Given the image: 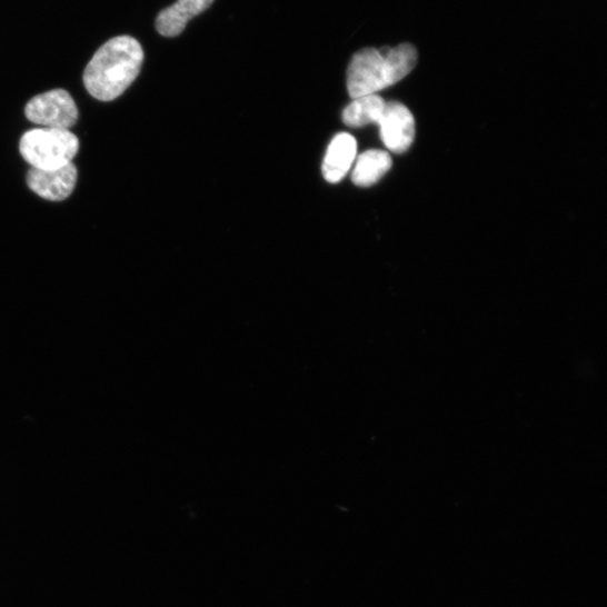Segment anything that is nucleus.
I'll use <instances>...</instances> for the list:
<instances>
[{"label": "nucleus", "instance_id": "1", "mask_svg": "<svg viewBox=\"0 0 607 607\" xmlns=\"http://www.w3.org/2000/svg\"><path fill=\"white\" fill-rule=\"evenodd\" d=\"M143 59L142 47L135 38L123 36L108 41L86 67V89L100 101L117 99L135 82Z\"/></svg>", "mask_w": 607, "mask_h": 607}, {"label": "nucleus", "instance_id": "2", "mask_svg": "<svg viewBox=\"0 0 607 607\" xmlns=\"http://www.w3.org/2000/svg\"><path fill=\"white\" fill-rule=\"evenodd\" d=\"M418 63L417 49L408 43L382 50L357 52L348 68L351 98L376 94L407 77Z\"/></svg>", "mask_w": 607, "mask_h": 607}, {"label": "nucleus", "instance_id": "3", "mask_svg": "<svg viewBox=\"0 0 607 607\" xmlns=\"http://www.w3.org/2000/svg\"><path fill=\"white\" fill-rule=\"evenodd\" d=\"M20 151L34 169H58L72 162L79 151V140L69 130L40 128L22 137Z\"/></svg>", "mask_w": 607, "mask_h": 607}, {"label": "nucleus", "instance_id": "4", "mask_svg": "<svg viewBox=\"0 0 607 607\" xmlns=\"http://www.w3.org/2000/svg\"><path fill=\"white\" fill-rule=\"evenodd\" d=\"M28 120L49 129L69 130L78 121V109L64 89H53L33 97L27 108Z\"/></svg>", "mask_w": 607, "mask_h": 607}, {"label": "nucleus", "instance_id": "5", "mask_svg": "<svg viewBox=\"0 0 607 607\" xmlns=\"http://www.w3.org/2000/svg\"><path fill=\"white\" fill-rule=\"evenodd\" d=\"M378 126L381 140L391 152L404 153L412 146L416 138L415 117L407 107L398 101L386 103Z\"/></svg>", "mask_w": 607, "mask_h": 607}, {"label": "nucleus", "instance_id": "6", "mask_svg": "<svg viewBox=\"0 0 607 607\" xmlns=\"http://www.w3.org/2000/svg\"><path fill=\"white\" fill-rule=\"evenodd\" d=\"M78 170L71 162L62 168L40 170L31 168L27 176L29 187L40 197L51 201H62L73 191Z\"/></svg>", "mask_w": 607, "mask_h": 607}, {"label": "nucleus", "instance_id": "7", "mask_svg": "<svg viewBox=\"0 0 607 607\" xmlns=\"http://www.w3.org/2000/svg\"><path fill=\"white\" fill-rule=\"evenodd\" d=\"M215 0H178L160 12L156 21L157 31L166 38L180 36L187 23L212 7Z\"/></svg>", "mask_w": 607, "mask_h": 607}, {"label": "nucleus", "instance_id": "8", "mask_svg": "<svg viewBox=\"0 0 607 607\" xmlns=\"http://www.w3.org/2000/svg\"><path fill=\"white\" fill-rule=\"evenodd\" d=\"M357 147L356 139L348 133H340L334 138L322 166L328 182L338 183L347 176L356 160Z\"/></svg>", "mask_w": 607, "mask_h": 607}, {"label": "nucleus", "instance_id": "9", "mask_svg": "<svg viewBox=\"0 0 607 607\" xmlns=\"http://www.w3.org/2000/svg\"><path fill=\"white\" fill-rule=\"evenodd\" d=\"M385 100L378 94L355 98L342 113V121L349 128L378 125L385 110Z\"/></svg>", "mask_w": 607, "mask_h": 607}, {"label": "nucleus", "instance_id": "10", "mask_svg": "<svg viewBox=\"0 0 607 607\" xmlns=\"http://www.w3.org/2000/svg\"><path fill=\"white\" fill-rule=\"evenodd\" d=\"M390 156L381 150H368L362 153L354 168L352 182L360 187L377 183L391 168Z\"/></svg>", "mask_w": 607, "mask_h": 607}]
</instances>
